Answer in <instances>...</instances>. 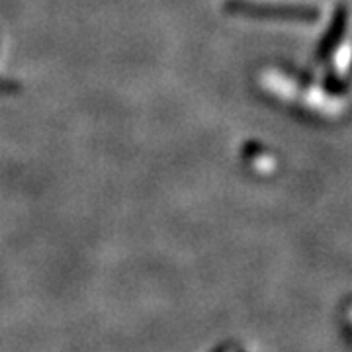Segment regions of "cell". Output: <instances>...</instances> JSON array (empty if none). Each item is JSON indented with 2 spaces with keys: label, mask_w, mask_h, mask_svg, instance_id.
<instances>
[{
  "label": "cell",
  "mask_w": 352,
  "mask_h": 352,
  "mask_svg": "<svg viewBox=\"0 0 352 352\" xmlns=\"http://www.w3.org/2000/svg\"><path fill=\"white\" fill-rule=\"evenodd\" d=\"M229 14L254 18V20H276V22H317L319 10L315 6H289V4H256L251 0H226Z\"/></svg>",
  "instance_id": "cell-1"
},
{
  "label": "cell",
  "mask_w": 352,
  "mask_h": 352,
  "mask_svg": "<svg viewBox=\"0 0 352 352\" xmlns=\"http://www.w3.org/2000/svg\"><path fill=\"white\" fill-rule=\"evenodd\" d=\"M346 20H349L346 6L335 8V14H333V20H331L327 34H325V38L319 41V47H317V59L319 61L329 59L333 55V51L337 50L339 41L344 36V30H346Z\"/></svg>",
  "instance_id": "cell-2"
},
{
  "label": "cell",
  "mask_w": 352,
  "mask_h": 352,
  "mask_svg": "<svg viewBox=\"0 0 352 352\" xmlns=\"http://www.w3.org/2000/svg\"><path fill=\"white\" fill-rule=\"evenodd\" d=\"M20 90H22V87H20L16 80L2 78V76H0V94H18Z\"/></svg>",
  "instance_id": "cell-3"
}]
</instances>
